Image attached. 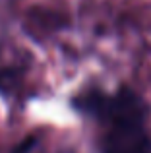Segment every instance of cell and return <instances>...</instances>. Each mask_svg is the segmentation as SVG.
Masks as SVG:
<instances>
[{
  "label": "cell",
  "instance_id": "6da1fadb",
  "mask_svg": "<svg viewBox=\"0 0 151 153\" xmlns=\"http://www.w3.org/2000/svg\"><path fill=\"white\" fill-rule=\"evenodd\" d=\"M33 146H35V138H29V140H25L23 143H19V146L14 149V153H29V149Z\"/></svg>",
  "mask_w": 151,
  "mask_h": 153
}]
</instances>
